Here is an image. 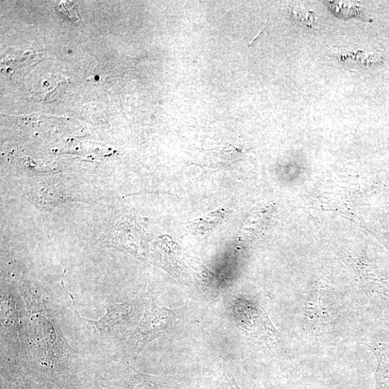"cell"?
Here are the masks:
<instances>
[{"mask_svg": "<svg viewBox=\"0 0 389 389\" xmlns=\"http://www.w3.org/2000/svg\"><path fill=\"white\" fill-rule=\"evenodd\" d=\"M223 389H241L238 384H236L234 377L229 374L226 376L225 381Z\"/></svg>", "mask_w": 389, "mask_h": 389, "instance_id": "52a82bcc", "label": "cell"}, {"mask_svg": "<svg viewBox=\"0 0 389 389\" xmlns=\"http://www.w3.org/2000/svg\"><path fill=\"white\" fill-rule=\"evenodd\" d=\"M134 389H163L160 384L151 381L149 377L142 376L138 379V381L135 383Z\"/></svg>", "mask_w": 389, "mask_h": 389, "instance_id": "8992f818", "label": "cell"}, {"mask_svg": "<svg viewBox=\"0 0 389 389\" xmlns=\"http://www.w3.org/2000/svg\"><path fill=\"white\" fill-rule=\"evenodd\" d=\"M292 14L294 15L296 19L299 20L300 22L310 26V27H313L316 23L314 14L302 8L301 6H294L292 10Z\"/></svg>", "mask_w": 389, "mask_h": 389, "instance_id": "5b68a950", "label": "cell"}, {"mask_svg": "<svg viewBox=\"0 0 389 389\" xmlns=\"http://www.w3.org/2000/svg\"><path fill=\"white\" fill-rule=\"evenodd\" d=\"M178 319L175 312L158 305L154 298H148L141 323L122 348L121 357H137L149 343L171 329L176 324Z\"/></svg>", "mask_w": 389, "mask_h": 389, "instance_id": "6da1fadb", "label": "cell"}, {"mask_svg": "<svg viewBox=\"0 0 389 389\" xmlns=\"http://www.w3.org/2000/svg\"><path fill=\"white\" fill-rule=\"evenodd\" d=\"M232 312L236 324L252 338L267 344H274L280 339L279 332L258 303L236 298Z\"/></svg>", "mask_w": 389, "mask_h": 389, "instance_id": "7a4b0ae2", "label": "cell"}, {"mask_svg": "<svg viewBox=\"0 0 389 389\" xmlns=\"http://www.w3.org/2000/svg\"><path fill=\"white\" fill-rule=\"evenodd\" d=\"M131 313V307L126 303L113 304L106 309V313L97 320L82 319L101 333L113 331L124 323Z\"/></svg>", "mask_w": 389, "mask_h": 389, "instance_id": "3957f363", "label": "cell"}, {"mask_svg": "<svg viewBox=\"0 0 389 389\" xmlns=\"http://www.w3.org/2000/svg\"><path fill=\"white\" fill-rule=\"evenodd\" d=\"M225 218L224 209H216L196 218L190 224V228L195 232L205 233L216 229Z\"/></svg>", "mask_w": 389, "mask_h": 389, "instance_id": "277c9868", "label": "cell"}]
</instances>
